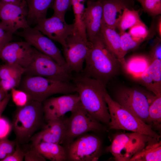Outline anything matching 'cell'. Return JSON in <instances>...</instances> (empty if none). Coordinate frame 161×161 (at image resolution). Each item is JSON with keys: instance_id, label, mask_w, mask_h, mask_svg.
Masks as SVG:
<instances>
[{"instance_id": "obj_1", "label": "cell", "mask_w": 161, "mask_h": 161, "mask_svg": "<svg viewBox=\"0 0 161 161\" xmlns=\"http://www.w3.org/2000/svg\"><path fill=\"white\" fill-rule=\"evenodd\" d=\"M88 41L89 50L85 61V66L80 74L95 79L106 86L119 73L121 63L107 47L101 33Z\"/></svg>"}, {"instance_id": "obj_2", "label": "cell", "mask_w": 161, "mask_h": 161, "mask_svg": "<svg viewBox=\"0 0 161 161\" xmlns=\"http://www.w3.org/2000/svg\"><path fill=\"white\" fill-rule=\"evenodd\" d=\"M72 80L84 109L98 121L108 126L110 117L105 98L106 86L81 74L73 77Z\"/></svg>"}, {"instance_id": "obj_3", "label": "cell", "mask_w": 161, "mask_h": 161, "mask_svg": "<svg viewBox=\"0 0 161 161\" xmlns=\"http://www.w3.org/2000/svg\"><path fill=\"white\" fill-rule=\"evenodd\" d=\"M45 121L42 103L30 100L25 105L18 107L12 124L16 142L27 143L35 133L44 125Z\"/></svg>"}, {"instance_id": "obj_4", "label": "cell", "mask_w": 161, "mask_h": 161, "mask_svg": "<svg viewBox=\"0 0 161 161\" xmlns=\"http://www.w3.org/2000/svg\"><path fill=\"white\" fill-rule=\"evenodd\" d=\"M19 89L26 92L30 100L42 103L55 94H71L76 92L73 83L53 80L39 76L26 75L22 78Z\"/></svg>"}, {"instance_id": "obj_5", "label": "cell", "mask_w": 161, "mask_h": 161, "mask_svg": "<svg viewBox=\"0 0 161 161\" xmlns=\"http://www.w3.org/2000/svg\"><path fill=\"white\" fill-rule=\"evenodd\" d=\"M105 100L110 115L108 125L110 129H123L144 134L158 139L160 136L147 124L123 107L113 100L107 92Z\"/></svg>"}, {"instance_id": "obj_6", "label": "cell", "mask_w": 161, "mask_h": 161, "mask_svg": "<svg viewBox=\"0 0 161 161\" xmlns=\"http://www.w3.org/2000/svg\"><path fill=\"white\" fill-rule=\"evenodd\" d=\"M157 97L151 92L133 88L124 87L120 88L117 91L115 100L148 124L149 107Z\"/></svg>"}, {"instance_id": "obj_7", "label": "cell", "mask_w": 161, "mask_h": 161, "mask_svg": "<svg viewBox=\"0 0 161 161\" xmlns=\"http://www.w3.org/2000/svg\"><path fill=\"white\" fill-rule=\"evenodd\" d=\"M72 72L69 67L60 65L34 47L32 60L24 69V74L41 76L56 81L70 82L73 77Z\"/></svg>"}, {"instance_id": "obj_8", "label": "cell", "mask_w": 161, "mask_h": 161, "mask_svg": "<svg viewBox=\"0 0 161 161\" xmlns=\"http://www.w3.org/2000/svg\"><path fill=\"white\" fill-rule=\"evenodd\" d=\"M154 137L133 132L116 135L106 148L115 161H129L144 148Z\"/></svg>"}, {"instance_id": "obj_9", "label": "cell", "mask_w": 161, "mask_h": 161, "mask_svg": "<svg viewBox=\"0 0 161 161\" xmlns=\"http://www.w3.org/2000/svg\"><path fill=\"white\" fill-rule=\"evenodd\" d=\"M71 112L70 116L67 118L65 133L60 144H69L75 138L87 132L105 129L100 122L84 109L80 101Z\"/></svg>"}, {"instance_id": "obj_10", "label": "cell", "mask_w": 161, "mask_h": 161, "mask_svg": "<svg viewBox=\"0 0 161 161\" xmlns=\"http://www.w3.org/2000/svg\"><path fill=\"white\" fill-rule=\"evenodd\" d=\"M28 11L26 0L19 4L0 0V24L13 35L18 29L30 27L27 20Z\"/></svg>"}, {"instance_id": "obj_11", "label": "cell", "mask_w": 161, "mask_h": 161, "mask_svg": "<svg viewBox=\"0 0 161 161\" xmlns=\"http://www.w3.org/2000/svg\"><path fill=\"white\" fill-rule=\"evenodd\" d=\"M89 48V41L78 33L74 32L66 40L63 47L64 57L71 71L80 73L83 70V65Z\"/></svg>"}, {"instance_id": "obj_12", "label": "cell", "mask_w": 161, "mask_h": 161, "mask_svg": "<svg viewBox=\"0 0 161 161\" xmlns=\"http://www.w3.org/2000/svg\"><path fill=\"white\" fill-rule=\"evenodd\" d=\"M15 33L42 53L50 57L61 66L68 67L59 49L52 40L41 32L30 27Z\"/></svg>"}, {"instance_id": "obj_13", "label": "cell", "mask_w": 161, "mask_h": 161, "mask_svg": "<svg viewBox=\"0 0 161 161\" xmlns=\"http://www.w3.org/2000/svg\"><path fill=\"white\" fill-rule=\"evenodd\" d=\"M101 143L97 137L91 135L79 137L69 144L68 156L74 161H96L98 160Z\"/></svg>"}, {"instance_id": "obj_14", "label": "cell", "mask_w": 161, "mask_h": 161, "mask_svg": "<svg viewBox=\"0 0 161 161\" xmlns=\"http://www.w3.org/2000/svg\"><path fill=\"white\" fill-rule=\"evenodd\" d=\"M52 40L65 45L68 37L74 32V23L68 24L65 19L53 15L51 17L39 20L34 27Z\"/></svg>"}, {"instance_id": "obj_15", "label": "cell", "mask_w": 161, "mask_h": 161, "mask_svg": "<svg viewBox=\"0 0 161 161\" xmlns=\"http://www.w3.org/2000/svg\"><path fill=\"white\" fill-rule=\"evenodd\" d=\"M34 47L24 41L10 42L0 51V58L6 64L18 65L24 69L31 63Z\"/></svg>"}, {"instance_id": "obj_16", "label": "cell", "mask_w": 161, "mask_h": 161, "mask_svg": "<svg viewBox=\"0 0 161 161\" xmlns=\"http://www.w3.org/2000/svg\"><path fill=\"white\" fill-rule=\"evenodd\" d=\"M80 101L78 93L48 98L42 103L45 122L64 116Z\"/></svg>"}, {"instance_id": "obj_17", "label": "cell", "mask_w": 161, "mask_h": 161, "mask_svg": "<svg viewBox=\"0 0 161 161\" xmlns=\"http://www.w3.org/2000/svg\"><path fill=\"white\" fill-rule=\"evenodd\" d=\"M67 121V118L64 116L47 121L41 130L31 138L32 145L41 142L60 144L65 133Z\"/></svg>"}, {"instance_id": "obj_18", "label": "cell", "mask_w": 161, "mask_h": 161, "mask_svg": "<svg viewBox=\"0 0 161 161\" xmlns=\"http://www.w3.org/2000/svg\"><path fill=\"white\" fill-rule=\"evenodd\" d=\"M103 9L100 0H88L84 21L87 39L89 41L101 33Z\"/></svg>"}, {"instance_id": "obj_19", "label": "cell", "mask_w": 161, "mask_h": 161, "mask_svg": "<svg viewBox=\"0 0 161 161\" xmlns=\"http://www.w3.org/2000/svg\"><path fill=\"white\" fill-rule=\"evenodd\" d=\"M103 6L102 21L109 27L115 30L126 8H131L133 0H100Z\"/></svg>"}, {"instance_id": "obj_20", "label": "cell", "mask_w": 161, "mask_h": 161, "mask_svg": "<svg viewBox=\"0 0 161 161\" xmlns=\"http://www.w3.org/2000/svg\"><path fill=\"white\" fill-rule=\"evenodd\" d=\"M137 80L149 91L161 97V60L152 62Z\"/></svg>"}, {"instance_id": "obj_21", "label": "cell", "mask_w": 161, "mask_h": 161, "mask_svg": "<svg viewBox=\"0 0 161 161\" xmlns=\"http://www.w3.org/2000/svg\"><path fill=\"white\" fill-rule=\"evenodd\" d=\"M24 69L16 64H6L0 66L1 87L8 92L18 86L24 74Z\"/></svg>"}, {"instance_id": "obj_22", "label": "cell", "mask_w": 161, "mask_h": 161, "mask_svg": "<svg viewBox=\"0 0 161 161\" xmlns=\"http://www.w3.org/2000/svg\"><path fill=\"white\" fill-rule=\"evenodd\" d=\"M54 0H26L28 7L27 20L30 27L40 20L46 18L48 8Z\"/></svg>"}, {"instance_id": "obj_23", "label": "cell", "mask_w": 161, "mask_h": 161, "mask_svg": "<svg viewBox=\"0 0 161 161\" xmlns=\"http://www.w3.org/2000/svg\"><path fill=\"white\" fill-rule=\"evenodd\" d=\"M120 62L126 72L137 80L151 63L149 57L143 55L135 56Z\"/></svg>"}, {"instance_id": "obj_24", "label": "cell", "mask_w": 161, "mask_h": 161, "mask_svg": "<svg viewBox=\"0 0 161 161\" xmlns=\"http://www.w3.org/2000/svg\"><path fill=\"white\" fill-rule=\"evenodd\" d=\"M32 145L46 159L51 161H63L66 160L65 151L58 143L41 142Z\"/></svg>"}, {"instance_id": "obj_25", "label": "cell", "mask_w": 161, "mask_h": 161, "mask_svg": "<svg viewBox=\"0 0 161 161\" xmlns=\"http://www.w3.org/2000/svg\"><path fill=\"white\" fill-rule=\"evenodd\" d=\"M101 34L107 47L119 61L124 59L122 58L121 55L120 34L117 33L115 30L107 26L102 21Z\"/></svg>"}, {"instance_id": "obj_26", "label": "cell", "mask_w": 161, "mask_h": 161, "mask_svg": "<svg viewBox=\"0 0 161 161\" xmlns=\"http://www.w3.org/2000/svg\"><path fill=\"white\" fill-rule=\"evenodd\" d=\"M161 142L153 138L141 151L134 155L130 161H160Z\"/></svg>"}, {"instance_id": "obj_27", "label": "cell", "mask_w": 161, "mask_h": 161, "mask_svg": "<svg viewBox=\"0 0 161 161\" xmlns=\"http://www.w3.org/2000/svg\"><path fill=\"white\" fill-rule=\"evenodd\" d=\"M142 21L138 11L126 8L123 11L117 28L120 33H122Z\"/></svg>"}, {"instance_id": "obj_28", "label": "cell", "mask_w": 161, "mask_h": 161, "mask_svg": "<svg viewBox=\"0 0 161 161\" xmlns=\"http://www.w3.org/2000/svg\"><path fill=\"white\" fill-rule=\"evenodd\" d=\"M148 124L157 129L161 127V97H158L150 106L148 111Z\"/></svg>"}, {"instance_id": "obj_29", "label": "cell", "mask_w": 161, "mask_h": 161, "mask_svg": "<svg viewBox=\"0 0 161 161\" xmlns=\"http://www.w3.org/2000/svg\"><path fill=\"white\" fill-rule=\"evenodd\" d=\"M121 55L123 58L129 50L136 48L141 43L132 37L129 33L125 32L120 33Z\"/></svg>"}, {"instance_id": "obj_30", "label": "cell", "mask_w": 161, "mask_h": 161, "mask_svg": "<svg viewBox=\"0 0 161 161\" xmlns=\"http://www.w3.org/2000/svg\"><path fill=\"white\" fill-rule=\"evenodd\" d=\"M129 33L135 40L141 42L148 36V29L142 21L137 23L130 28Z\"/></svg>"}, {"instance_id": "obj_31", "label": "cell", "mask_w": 161, "mask_h": 161, "mask_svg": "<svg viewBox=\"0 0 161 161\" xmlns=\"http://www.w3.org/2000/svg\"><path fill=\"white\" fill-rule=\"evenodd\" d=\"M71 6L72 0H55L52 5L53 15L65 19V14Z\"/></svg>"}, {"instance_id": "obj_32", "label": "cell", "mask_w": 161, "mask_h": 161, "mask_svg": "<svg viewBox=\"0 0 161 161\" xmlns=\"http://www.w3.org/2000/svg\"><path fill=\"white\" fill-rule=\"evenodd\" d=\"M16 143V141L10 140L7 137L0 139V161L13 153Z\"/></svg>"}, {"instance_id": "obj_33", "label": "cell", "mask_w": 161, "mask_h": 161, "mask_svg": "<svg viewBox=\"0 0 161 161\" xmlns=\"http://www.w3.org/2000/svg\"><path fill=\"white\" fill-rule=\"evenodd\" d=\"M140 4L143 10L151 15L161 14V0H143Z\"/></svg>"}, {"instance_id": "obj_34", "label": "cell", "mask_w": 161, "mask_h": 161, "mask_svg": "<svg viewBox=\"0 0 161 161\" xmlns=\"http://www.w3.org/2000/svg\"><path fill=\"white\" fill-rule=\"evenodd\" d=\"M11 90L13 101L17 107L25 105L30 100L28 95L24 91L16 88H12Z\"/></svg>"}, {"instance_id": "obj_35", "label": "cell", "mask_w": 161, "mask_h": 161, "mask_svg": "<svg viewBox=\"0 0 161 161\" xmlns=\"http://www.w3.org/2000/svg\"><path fill=\"white\" fill-rule=\"evenodd\" d=\"M25 161H45L46 159L33 146L30 150L25 152Z\"/></svg>"}, {"instance_id": "obj_36", "label": "cell", "mask_w": 161, "mask_h": 161, "mask_svg": "<svg viewBox=\"0 0 161 161\" xmlns=\"http://www.w3.org/2000/svg\"><path fill=\"white\" fill-rule=\"evenodd\" d=\"M25 152L21 148L19 144L16 142L14 151L1 161H22L24 159Z\"/></svg>"}, {"instance_id": "obj_37", "label": "cell", "mask_w": 161, "mask_h": 161, "mask_svg": "<svg viewBox=\"0 0 161 161\" xmlns=\"http://www.w3.org/2000/svg\"><path fill=\"white\" fill-rule=\"evenodd\" d=\"M12 125L6 119L0 118V139L7 137L10 132Z\"/></svg>"}, {"instance_id": "obj_38", "label": "cell", "mask_w": 161, "mask_h": 161, "mask_svg": "<svg viewBox=\"0 0 161 161\" xmlns=\"http://www.w3.org/2000/svg\"><path fill=\"white\" fill-rule=\"evenodd\" d=\"M13 36L5 30L0 24V51L7 44L10 42L12 39Z\"/></svg>"}, {"instance_id": "obj_39", "label": "cell", "mask_w": 161, "mask_h": 161, "mask_svg": "<svg viewBox=\"0 0 161 161\" xmlns=\"http://www.w3.org/2000/svg\"><path fill=\"white\" fill-rule=\"evenodd\" d=\"M151 63L156 59L161 60V45L160 41L157 43L151 51L150 55L148 57Z\"/></svg>"}, {"instance_id": "obj_40", "label": "cell", "mask_w": 161, "mask_h": 161, "mask_svg": "<svg viewBox=\"0 0 161 161\" xmlns=\"http://www.w3.org/2000/svg\"><path fill=\"white\" fill-rule=\"evenodd\" d=\"M10 93H8L5 97L0 102V118L5 110L11 97Z\"/></svg>"}, {"instance_id": "obj_41", "label": "cell", "mask_w": 161, "mask_h": 161, "mask_svg": "<svg viewBox=\"0 0 161 161\" xmlns=\"http://www.w3.org/2000/svg\"><path fill=\"white\" fill-rule=\"evenodd\" d=\"M6 2L7 3L15 4H19L21 3L24 1H25L26 0H0Z\"/></svg>"}, {"instance_id": "obj_42", "label": "cell", "mask_w": 161, "mask_h": 161, "mask_svg": "<svg viewBox=\"0 0 161 161\" xmlns=\"http://www.w3.org/2000/svg\"><path fill=\"white\" fill-rule=\"evenodd\" d=\"M8 93V92L5 91L1 87L0 88V102L5 97Z\"/></svg>"}, {"instance_id": "obj_43", "label": "cell", "mask_w": 161, "mask_h": 161, "mask_svg": "<svg viewBox=\"0 0 161 161\" xmlns=\"http://www.w3.org/2000/svg\"><path fill=\"white\" fill-rule=\"evenodd\" d=\"M159 19V21L158 22L157 24V31L158 33L159 34V36L161 38V17Z\"/></svg>"}, {"instance_id": "obj_44", "label": "cell", "mask_w": 161, "mask_h": 161, "mask_svg": "<svg viewBox=\"0 0 161 161\" xmlns=\"http://www.w3.org/2000/svg\"><path fill=\"white\" fill-rule=\"evenodd\" d=\"M137 0V1H138L140 3V4H141L143 0Z\"/></svg>"}, {"instance_id": "obj_45", "label": "cell", "mask_w": 161, "mask_h": 161, "mask_svg": "<svg viewBox=\"0 0 161 161\" xmlns=\"http://www.w3.org/2000/svg\"><path fill=\"white\" fill-rule=\"evenodd\" d=\"M1 88L0 83V88Z\"/></svg>"}]
</instances>
